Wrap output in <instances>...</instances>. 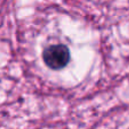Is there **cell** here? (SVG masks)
<instances>
[{
    "label": "cell",
    "mask_w": 129,
    "mask_h": 129,
    "mask_svg": "<svg viewBox=\"0 0 129 129\" xmlns=\"http://www.w3.org/2000/svg\"><path fill=\"white\" fill-rule=\"evenodd\" d=\"M70 59L69 49L63 44H56L43 51V60L51 69H61L67 66Z\"/></svg>",
    "instance_id": "cell-1"
}]
</instances>
